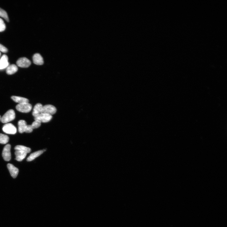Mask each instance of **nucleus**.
I'll list each match as a JSON object with an SVG mask.
<instances>
[{"label": "nucleus", "instance_id": "2eb2a0df", "mask_svg": "<svg viewBox=\"0 0 227 227\" xmlns=\"http://www.w3.org/2000/svg\"><path fill=\"white\" fill-rule=\"evenodd\" d=\"M18 71V68L15 64L11 65L7 67L6 72L9 75H11L15 73Z\"/></svg>", "mask_w": 227, "mask_h": 227}, {"label": "nucleus", "instance_id": "aec40b11", "mask_svg": "<svg viewBox=\"0 0 227 227\" xmlns=\"http://www.w3.org/2000/svg\"><path fill=\"white\" fill-rule=\"evenodd\" d=\"M41 122L38 120H35L31 125L32 129H33L39 128L41 126Z\"/></svg>", "mask_w": 227, "mask_h": 227}, {"label": "nucleus", "instance_id": "f03ea898", "mask_svg": "<svg viewBox=\"0 0 227 227\" xmlns=\"http://www.w3.org/2000/svg\"><path fill=\"white\" fill-rule=\"evenodd\" d=\"M17 111L24 113H27L31 111L32 109L31 104L28 103H19L16 107Z\"/></svg>", "mask_w": 227, "mask_h": 227}, {"label": "nucleus", "instance_id": "ddd939ff", "mask_svg": "<svg viewBox=\"0 0 227 227\" xmlns=\"http://www.w3.org/2000/svg\"><path fill=\"white\" fill-rule=\"evenodd\" d=\"M45 151V150H40L32 153L27 158V161L30 162L34 160L41 155Z\"/></svg>", "mask_w": 227, "mask_h": 227}, {"label": "nucleus", "instance_id": "6ab92c4d", "mask_svg": "<svg viewBox=\"0 0 227 227\" xmlns=\"http://www.w3.org/2000/svg\"><path fill=\"white\" fill-rule=\"evenodd\" d=\"M0 16L3 17L7 22H9V17L7 12L1 8H0Z\"/></svg>", "mask_w": 227, "mask_h": 227}, {"label": "nucleus", "instance_id": "39448f33", "mask_svg": "<svg viewBox=\"0 0 227 227\" xmlns=\"http://www.w3.org/2000/svg\"><path fill=\"white\" fill-rule=\"evenodd\" d=\"M5 133L11 134H14L17 132L15 127L11 124H5L2 129Z\"/></svg>", "mask_w": 227, "mask_h": 227}, {"label": "nucleus", "instance_id": "dca6fc26", "mask_svg": "<svg viewBox=\"0 0 227 227\" xmlns=\"http://www.w3.org/2000/svg\"><path fill=\"white\" fill-rule=\"evenodd\" d=\"M11 98L15 102L22 103H28L29 100L25 98L19 96H12Z\"/></svg>", "mask_w": 227, "mask_h": 227}, {"label": "nucleus", "instance_id": "0eeeda50", "mask_svg": "<svg viewBox=\"0 0 227 227\" xmlns=\"http://www.w3.org/2000/svg\"><path fill=\"white\" fill-rule=\"evenodd\" d=\"M57 109L54 106L50 104L46 105L43 106L42 113H45L50 115H53L57 112Z\"/></svg>", "mask_w": 227, "mask_h": 227}, {"label": "nucleus", "instance_id": "f257e3e1", "mask_svg": "<svg viewBox=\"0 0 227 227\" xmlns=\"http://www.w3.org/2000/svg\"><path fill=\"white\" fill-rule=\"evenodd\" d=\"M15 118V113L13 110L8 111L1 118V121L3 124H7L14 120Z\"/></svg>", "mask_w": 227, "mask_h": 227}, {"label": "nucleus", "instance_id": "f8f14e48", "mask_svg": "<svg viewBox=\"0 0 227 227\" xmlns=\"http://www.w3.org/2000/svg\"><path fill=\"white\" fill-rule=\"evenodd\" d=\"M8 57L6 55H4L0 59V69H2L8 67L9 63Z\"/></svg>", "mask_w": 227, "mask_h": 227}, {"label": "nucleus", "instance_id": "4be33fe9", "mask_svg": "<svg viewBox=\"0 0 227 227\" xmlns=\"http://www.w3.org/2000/svg\"><path fill=\"white\" fill-rule=\"evenodd\" d=\"M0 51L4 53H7L8 51V49L3 45L0 44Z\"/></svg>", "mask_w": 227, "mask_h": 227}, {"label": "nucleus", "instance_id": "9b49d317", "mask_svg": "<svg viewBox=\"0 0 227 227\" xmlns=\"http://www.w3.org/2000/svg\"><path fill=\"white\" fill-rule=\"evenodd\" d=\"M33 63L36 65H41L44 63V60L42 57L39 54H34L33 57Z\"/></svg>", "mask_w": 227, "mask_h": 227}, {"label": "nucleus", "instance_id": "b1692460", "mask_svg": "<svg viewBox=\"0 0 227 227\" xmlns=\"http://www.w3.org/2000/svg\"><path fill=\"white\" fill-rule=\"evenodd\" d=\"M2 117L1 116H0V121H1Z\"/></svg>", "mask_w": 227, "mask_h": 227}, {"label": "nucleus", "instance_id": "423d86ee", "mask_svg": "<svg viewBox=\"0 0 227 227\" xmlns=\"http://www.w3.org/2000/svg\"><path fill=\"white\" fill-rule=\"evenodd\" d=\"M16 64L18 66L23 68L29 67L31 64V61L26 58H20L16 62Z\"/></svg>", "mask_w": 227, "mask_h": 227}, {"label": "nucleus", "instance_id": "393cba45", "mask_svg": "<svg viewBox=\"0 0 227 227\" xmlns=\"http://www.w3.org/2000/svg\"><path fill=\"white\" fill-rule=\"evenodd\" d=\"M1 54L0 53V56H1Z\"/></svg>", "mask_w": 227, "mask_h": 227}, {"label": "nucleus", "instance_id": "1a4fd4ad", "mask_svg": "<svg viewBox=\"0 0 227 227\" xmlns=\"http://www.w3.org/2000/svg\"><path fill=\"white\" fill-rule=\"evenodd\" d=\"M43 106L40 103H37L34 106L32 113L33 116L35 117L41 113H42Z\"/></svg>", "mask_w": 227, "mask_h": 227}, {"label": "nucleus", "instance_id": "4468645a", "mask_svg": "<svg viewBox=\"0 0 227 227\" xmlns=\"http://www.w3.org/2000/svg\"><path fill=\"white\" fill-rule=\"evenodd\" d=\"M27 124L26 121L24 120H20L18 122L19 131L22 133L25 132Z\"/></svg>", "mask_w": 227, "mask_h": 227}, {"label": "nucleus", "instance_id": "20e7f679", "mask_svg": "<svg viewBox=\"0 0 227 227\" xmlns=\"http://www.w3.org/2000/svg\"><path fill=\"white\" fill-rule=\"evenodd\" d=\"M11 146L9 144L6 145L4 148L2 155L4 160L6 161H9L11 159Z\"/></svg>", "mask_w": 227, "mask_h": 227}, {"label": "nucleus", "instance_id": "6e6552de", "mask_svg": "<svg viewBox=\"0 0 227 227\" xmlns=\"http://www.w3.org/2000/svg\"><path fill=\"white\" fill-rule=\"evenodd\" d=\"M7 168L9 171L11 176L13 178H15L18 175L19 170L13 165L9 164L7 165Z\"/></svg>", "mask_w": 227, "mask_h": 227}, {"label": "nucleus", "instance_id": "7ed1b4c3", "mask_svg": "<svg viewBox=\"0 0 227 227\" xmlns=\"http://www.w3.org/2000/svg\"><path fill=\"white\" fill-rule=\"evenodd\" d=\"M52 117V116L45 113H41L34 117L35 120H38L41 123H47L50 121Z\"/></svg>", "mask_w": 227, "mask_h": 227}, {"label": "nucleus", "instance_id": "412c9836", "mask_svg": "<svg viewBox=\"0 0 227 227\" xmlns=\"http://www.w3.org/2000/svg\"><path fill=\"white\" fill-rule=\"evenodd\" d=\"M6 28V25L2 19L0 18V32L4 31Z\"/></svg>", "mask_w": 227, "mask_h": 227}, {"label": "nucleus", "instance_id": "9d476101", "mask_svg": "<svg viewBox=\"0 0 227 227\" xmlns=\"http://www.w3.org/2000/svg\"><path fill=\"white\" fill-rule=\"evenodd\" d=\"M27 153L21 151H15V155L16 156L15 160L19 162L23 161L26 157Z\"/></svg>", "mask_w": 227, "mask_h": 227}, {"label": "nucleus", "instance_id": "5701e85b", "mask_svg": "<svg viewBox=\"0 0 227 227\" xmlns=\"http://www.w3.org/2000/svg\"><path fill=\"white\" fill-rule=\"evenodd\" d=\"M33 129L31 125H27L25 132L26 133H31L32 132Z\"/></svg>", "mask_w": 227, "mask_h": 227}, {"label": "nucleus", "instance_id": "f3484780", "mask_svg": "<svg viewBox=\"0 0 227 227\" xmlns=\"http://www.w3.org/2000/svg\"><path fill=\"white\" fill-rule=\"evenodd\" d=\"M15 151H21L26 152L27 153H28L31 151V149L28 147L26 146L18 145L15 146Z\"/></svg>", "mask_w": 227, "mask_h": 227}, {"label": "nucleus", "instance_id": "a211bd4d", "mask_svg": "<svg viewBox=\"0 0 227 227\" xmlns=\"http://www.w3.org/2000/svg\"><path fill=\"white\" fill-rule=\"evenodd\" d=\"M9 138L8 136L2 133H0V144H5L9 141Z\"/></svg>", "mask_w": 227, "mask_h": 227}]
</instances>
